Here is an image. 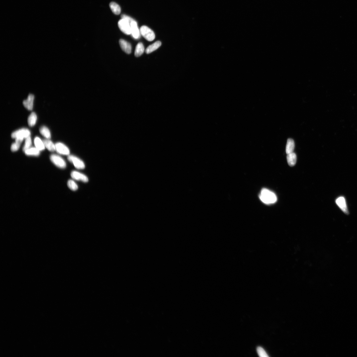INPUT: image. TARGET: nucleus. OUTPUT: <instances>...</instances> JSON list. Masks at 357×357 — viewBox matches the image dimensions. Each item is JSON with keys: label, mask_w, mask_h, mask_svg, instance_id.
<instances>
[{"label": "nucleus", "mask_w": 357, "mask_h": 357, "mask_svg": "<svg viewBox=\"0 0 357 357\" xmlns=\"http://www.w3.org/2000/svg\"><path fill=\"white\" fill-rule=\"evenodd\" d=\"M131 34L135 39H138L139 38L140 32L137 26L136 22L135 20L132 21L131 23Z\"/></svg>", "instance_id": "obj_12"}, {"label": "nucleus", "mask_w": 357, "mask_h": 357, "mask_svg": "<svg viewBox=\"0 0 357 357\" xmlns=\"http://www.w3.org/2000/svg\"><path fill=\"white\" fill-rule=\"evenodd\" d=\"M34 144L35 147L40 151H43L45 148V147L43 141H42L40 138L38 137H35L34 139Z\"/></svg>", "instance_id": "obj_19"}, {"label": "nucleus", "mask_w": 357, "mask_h": 357, "mask_svg": "<svg viewBox=\"0 0 357 357\" xmlns=\"http://www.w3.org/2000/svg\"><path fill=\"white\" fill-rule=\"evenodd\" d=\"M24 139L23 138L19 137L15 138V142L13 143L11 146V151L13 152L17 151Z\"/></svg>", "instance_id": "obj_13"}, {"label": "nucleus", "mask_w": 357, "mask_h": 357, "mask_svg": "<svg viewBox=\"0 0 357 357\" xmlns=\"http://www.w3.org/2000/svg\"><path fill=\"white\" fill-rule=\"evenodd\" d=\"M67 185L69 189L73 191H76L78 189V186L74 181L70 180L68 181Z\"/></svg>", "instance_id": "obj_24"}, {"label": "nucleus", "mask_w": 357, "mask_h": 357, "mask_svg": "<svg viewBox=\"0 0 357 357\" xmlns=\"http://www.w3.org/2000/svg\"><path fill=\"white\" fill-rule=\"evenodd\" d=\"M32 140H31L30 136H29L25 139V144L23 148H22L23 151L24 152L26 150L31 148L30 147L31 145H32Z\"/></svg>", "instance_id": "obj_25"}, {"label": "nucleus", "mask_w": 357, "mask_h": 357, "mask_svg": "<svg viewBox=\"0 0 357 357\" xmlns=\"http://www.w3.org/2000/svg\"><path fill=\"white\" fill-rule=\"evenodd\" d=\"M110 7L112 12L115 15H119L121 12L120 6L115 2H111L110 4Z\"/></svg>", "instance_id": "obj_21"}, {"label": "nucleus", "mask_w": 357, "mask_h": 357, "mask_svg": "<svg viewBox=\"0 0 357 357\" xmlns=\"http://www.w3.org/2000/svg\"><path fill=\"white\" fill-rule=\"evenodd\" d=\"M43 142L45 148H46L50 152H54L56 150L55 144H54L52 141L49 139H45L43 140Z\"/></svg>", "instance_id": "obj_17"}, {"label": "nucleus", "mask_w": 357, "mask_h": 357, "mask_svg": "<svg viewBox=\"0 0 357 357\" xmlns=\"http://www.w3.org/2000/svg\"><path fill=\"white\" fill-rule=\"evenodd\" d=\"M71 176L73 179L81 181L83 182L86 183L89 181V178L86 175L78 171H72L71 174Z\"/></svg>", "instance_id": "obj_9"}, {"label": "nucleus", "mask_w": 357, "mask_h": 357, "mask_svg": "<svg viewBox=\"0 0 357 357\" xmlns=\"http://www.w3.org/2000/svg\"><path fill=\"white\" fill-rule=\"evenodd\" d=\"M120 46L122 49L127 54H130L131 53L132 47L131 45L128 42L124 40L121 39L119 41Z\"/></svg>", "instance_id": "obj_10"}, {"label": "nucleus", "mask_w": 357, "mask_h": 357, "mask_svg": "<svg viewBox=\"0 0 357 357\" xmlns=\"http://www.w3.org/2000/svg\"><path fill=\"white\" fill-rule=\"evenodd\" d=\"M67 159L70 162L73 164L76 168L82 169L85 168V165L83 161L77 157L73 155H69Z\"/></svg>", "instance_id": "obj_6"}, {"label": "nucleus", "mask_w": 357, "mask_h": 357, "mask_svg": "<svg viewBox=\"0 0 357 357\" xmlns=\"http://www.w3.org/2000/svg\"><path fill=\"white\" fill-rule=\"evenodd\" d=\"M56 151L58 153L62 155H68L70 150L65 144L61 143H57L55 144Z\"/></svg>", "instance_id": "obj_8"}, {"label": "nucleus", "mask_w": 357, "mask_h": 357, "mask_svg": "<svg viewBox=\"0 0 357 357\" xmlns=\"http://www.w3.org/2000/svg\"><path fill=\"white\" fill-rule=\"evenodd\" d=\"M30 132L29 129L22 128L13 132L11 134V137L15 139L18 137L26 139L30 136Z\"/></svg>", "instance_id": "obj_5"}, {"label": "nucleus", "mask_w": 357, "mask_h": 357, "mask_svg": "<svg viewBox=\"0 0 357 357\" xmlns=\"http://www.w3.org/2000/svg\"><path fill=\"white\" fill-rule=\"evenodd\" d=\"M140 32L141 35L148 41H152L155 38V34L153 31L145 25L141 27Z\"/></svg>", "instance_id": "obj_2"}, {"label": "nucleus", "mask_w": 357, "mask_h": 357, "mask_svg": "<svg viewBox=\"0 0 357 357\" xmlns=\"http://www.w3.org/2000/svg\"><path fill=\"white\" fill-rule=\"evenodd\" d=\"M40 151L36 147H32L26 150L24 152L25 154L27 155L38 156L40 153Z\"/></svg>", "instance_id": "obj_20"}, {"label": "nucleus", "mask_w": 357, "mask_h": 357, "mask_svg": "<svg viewBox=\"0 0 357 357\" xmlns=\"http://www.w3.org/2000/svg\"><path fill=\"white\" fill-rule=\"evenodd\" d=\"M257 352L259 356L261 357H268V356L265 350L261 347H258L257 348Z\"/></svg>", "instance_id": "obj_26"}, {"label": "nucleus", "mask_w": 357, "mask_h": 357, "mask_svg": "<svg viewBox=\"0 0 357 357\" xmlns=\"http://www.w3.org/2000/svg\"><path fill=\"white\" fill-rule=\"evenodd\" d=\"M287 160L289 165L290 166H294L295 165L297 161L296 154L294 152L288 154Z\"/></svg>", "instance_id": "obj_14"}, {"label": "nucleus", "mask_w": 357, "mask_h": 357, "mask_svg": "<svg viewBox=\"0 0 357 357\" xmlns=\"http://www.w3.org/2000/svg\"><path fill=\"white\" fill-rule=\"evenodd\" d=\"M130 22L126 19H121L118 22V26L122 32L127 35L131 34Z\"/></svg>", "instance_id": "obj_3"}, {"label": "nucleus", "mask_w": 357, "mask_h": 357, "mask_svg": "<svg viewBox=\"0 0 357 357\" xmlns=\"http://www.w3.org/2000/svg\"><path fill=\"white\" fill-rule=\"evenodd\" d=\"M259 197L262 202L267 205L274 203L276 202L277 198L275 194L267 189H263L260 192Z\"/></svg>", "instance_id": "obj_1"}, {"label": "nucleus", "mask_w": 357, "mask_h": 357, "mask_svg": "<svg viewBox=\"0 0 357 357\" xmlns=\"http://www.w3.org/2000/svg\"><path fill=\"white\" fill-rule=\"evenodd\" d=\"M336 205L345 214H349L347 206L346 200L343 196H340L337 198L335 201Z\"/></svg>", "instance_id": "obj_7"}, {"label": "nucleus", "mask_w": 357, "mask_h": 357, "mask_svg": "<svg viewBox=\"0 0 357 357\" xmlns=\"http://www.w3.org/2000/svg\"><path fill=\"white\" fill-rule=\"evenodd\" d=\"M37 115L36 113L33 112L28 117V122L29 126L30 127H33L35 125L37 121Z\"/></svg>", "instance_id": "obj_22"}, {"label": "nucleus", "mask_w": 357, "mask_h": 357, "mask_svg": "<svg viewBox=\"0 0 357 357\" xmlns=\"http://www.w3.org/2000/svg\"><path fill=\"white\" fill-rule=\"evenodd\" d=\"M295 146V145L294 140L292 139H288L286 148V152L287 155L293 152Z\"/></svg>", "instance_id": "obj_15"}, {"label": "nucleus", "mask_w": 357, "mask_h": 357, "mask_svg": "<svg viewBox=\"0 0 357 357\" xmlns=\"http://www.w3.org/2000/svg\"><path fill=\"white\" fill-rule=\"evenodd\" d=\"M161 42L160 41H157L155 42V43L149 45V46L147 48L146 50V52L147 54H148L154 52V51L158 49L161 46Z\"/></svg>", "instance_id": "obj_16"}, {"label": "nucleus", "mask_w": 357, "mask_h": 357, "mask_svg": "<svg viewBox=\"0 0 357 357\" xmlns=\"http://www.w3.org/2000/svg\"><path fill=\"white\" fill-rule=\"evenodd\" d=\"M144 51V48L143 44L139 42L136 46L135 52V55L139 57L142 55Z\"/></svg>", "instance_id": "obj_18"}, {"label": "nucleus", "mask_w": 357, "mask_h": 357, "mask_svg": "<svg viewBox=\"0 0 357 357\" xmlns=\"http://www.w3.org/2000/svg\"><path fill=\"white\" fill-rule=\"evenodd\" d=\"M34 98V96L32 94H30L28 96L27 100L23 101V104L25 108L29 110H33Z\"/></svg>", "instance_id": "obj_11"}, {"label": "nucleus", "mask_w": 357, "mask_h": 357, "mask_svg": "<svg viewBox=\"0 0 357 357\" xmlns=\"http://www.w3.org/2000/svg\"><path fill=\"white\" fill-rule=\"evenodd\" d=\"M50 159L51 161L58 168L64 169L66 168V164L65 161L60 156L52 154L50 156Z\"/></svg>", "instance_id": "obj_4"}, {"label": "nucleus", "mask_w": 357, "mask_h": 357, "mask_svg": "<svg viewBox=\"0 0 357 357\" xmlns=\"http://www.w3.org/2000/svg\"><path fill=\"white\" fill-rule=\"evenodd\" d=\"M41 134L47 139H50L51 137V133L49 130L46 126H42L39 129Z\"/></svg>", "instance_id": "obj_23"}]
</instances>
